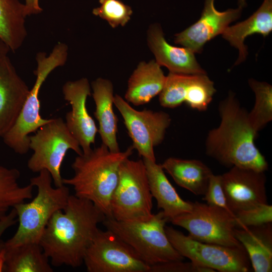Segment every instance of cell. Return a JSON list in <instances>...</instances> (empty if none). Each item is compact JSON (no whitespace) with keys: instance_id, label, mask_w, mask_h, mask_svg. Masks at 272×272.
<instances>
[{"instance_id":"cell-1","label":"cell","mask_w":272,"mask_h":272,"mask_svg":"<svg viewBox=\"0 0 272 272\" xmlns=\"http://www.w3.org/2000/svg\"><path fill=\"white\" fill-rule=\"evenodd\" d=\"M106 216L90 201L71 195L63 210L55 212L39 241L54 266H80Z\"/></svg>"},{"instance_id":"cell-2","label":"cell","mask_w":272,"mask_h":272,"mask_svg":"<svg viewBox=\"0 0 272 272\" xmlns=\"http://www.w3.org/2000/svg\"><path fill=\"white\" fill-rule=\"evenodd\" d=\"M219 125L211 130L206 141V154L221 164L265 172L267 162L255 145L258 133L251 126L248 112L232 92L221 101Z\"/></svg>"},{"instance_id":"cell-3","label":"cell","mask_w":272,"mask_h":272,"mask_svg":"<svg viewBox=\"0 0 272 272\" xmlns=\"http://www.w3.org/2000/svg\"><path fill=\"white\" fill-rule=\"evenodd\" d=\"M131 145L123 152H111L105 145L78 155L72 164L74 175L63 178L75 195L91 201L106 217L112 218L110 202L116 186L120 165L133 153Z\"/></svg>"},{"instance_id":"cell-4","label":"cell","mask_w":272,"mask_h":272,"mask_svg":"<svg viewBox=\"0 0 272 272\" xmlns=\"http://www.w3.org/2000/svg\"><path fill=\"white\" fill-rule=\"evenodd\" d=\"M52 181L45 169L30 179V184L37 188L36 195L30 202H21L13 207L19 226L13 236L4 242L7 248L27 243H39L52 216L65 207L70 195L69 188L64 184L54 188Z\"/></svg>"},{"instance_id":"cell-5","label":"cell","mask_w":272,"mask_h":272,"mask_svg":"<svg viewBox=\"0 0 272 272\" xmlns=\"http://www.w3.org/2000/svg\"><path fill=\"white\" fill-rule=\"evenodd\" d=\"M168 219L161 211L148 220L123 222L106 218L102 222L150 266L184 257L173 247L165 232Z\"/></svg>"},{"instance_id":"cell-6","label":"cell","mask_w":272,"mask_h":272,"mask_svg":"<svg viewBox=\"0 0 272 272\" xmlns=\"http://www.w3.org/2000/svg\"><path fill=\"white\" fill-rule=\"evenodd\" d=\"M67 56V46L60 42L54 46L49 55L43 52L37 54V68L34 71L36 76L35 83L30 90L17 120L3 137L5 144L16 153H27L29 150V134L51 121L52 118L45 119L40 114V90L49 75L66 63Z\"/></svg>"},{"instance_id":"cell-7","label":"cell","mask_w":272,"mask_h":272,"mask_svg":"<svg viewBox=\"0 0 272 272\" xmlns=\"http://www.w3.org/2000/svg\"><path fill=\"white\" fill-rule=\"evenodd\" d=\"M152 199L143 159H125L120 165L111 197L112 219L123 222L148 220L153 215Z\"/></svg>"},{"instance_id":"cell-8","label":"cell","mask_w":272,"mask_h":272,"mask_svg":"<svg viewBox=\"0 0 272 272\" xmlns=\"http://www.w3.org/2000/svg\"><path fill=\"white\" fill-rule=\"evenodd\" d=\"M29 148L33 151L27 163L29 170L33 172L47 170L56 187L64 185L60 167L67 151L71 149L78 155L83 153L78 141L60 117L52 118L29 135Z\"/></svg>"},{"instance_id":"cell-9","label":"cell","mask_w":272,"mask_h":272,"mask_svg":"<svg viewBox=\"0 0 272 272\" xmlns=\"http://www.w3.org/2000/svg\"><path fill=\"white\" fill-rule=\"evenodd\" d=\"M173 247L184 258L215 271L247 272L251 263L244 247H232L194 240L171 227H165Z\"/></svg>"},{"instance_id":"cell-10","label":"cell","mask_w":272,"mask_h":272,"mask_svg":"<svg viewBox=\"0 0 272 272\" xmlns=\"http://www.w3.org/2000/svg\"><path fill=\"white\" fill-rule=\"evenodd\" d=\"M186 230L191 238L227 247H242L234 235V215L226 210L198 201L192 210L170 220Z\"/></svg>"},{"instance_id":"cell-11","label":"cell","mask_w":272,"mask_h":272,"mask_svg":"<svg viewBox=\"0 0 272 272\" xmlns=\"http://www.w3.org/2000/svg\"><path fill=\"white\" fill-rule=\"evenodd\" d=\"M83 263L88 272H150L151 269L130 246L108 229H99Z\"/></svg>"},{"instance_id":"cell-12","label":"cell","mask_w":272,"mask_h":272,"mask_svg":"<svg viewBox=\"0 0 272 272\" xmlns=\"http://www.w3.org/2000/svg\"><path fill=\"white\" fill-rule=\"evenodd\" d=\"M114 105L123 118L134 149L143 158L156 161L154 149L164 139L171 122L170 115L162 111L136 110L117 94Z\"/></svg>"},{"instance_id":"cell-13","label":"cell","mask_w":272,"mask_h":272,"mask_svg":"<svg viewBox=\"0 0 272 272\" xmlns=\"http://www.w3.org/2000/svg\"><path fill=\"white\" fill-rule=\"evenodd\" d=\"M221 175L227 204L234 215L239 211L267 203L264 172L232 167Z\"/></svg>"},{"instance_id":"cell-14","label":"cell","mask_w":272,"mask_h":272,"mask_svg":"<svg viewBox=\"0 0 272 272\" xmlns=\"http://www.w3.org/2000/svg\"><path fill=\"white\" fill-rule=\"evenodd\" d=\"M62 93L72 107L66 113L65 124L78 141L83 153H86L91 150L98 131L86 106L87 98L91 95L88 80L83 78L66 82L62 87Z\"/></svg>"},{"instance_id":"cell-15","label":"cell","mask_w":272,"mask_h":272,"mask_svg":"<svg viewBox=\"0 0 272 272\" xmlns=\"http://www.w3.org/2000/svg\"><path fill=\"white\" fill-rule=\"evenodd\" d=\"M215 0H205L204 8L199 19L194 24L175 35L174 42L201 53L204 45L219 34H222L231 22L238 19L242 8L230 9L223 12L218 11Z\"/></svg>"},{"instance_id":"cell-16","label":"cell","mask_w":272,"mask_h":272,"mask_svg":"<svg viewBox=\"0 0 272 272\" xmlns=\"http://www.w3.org/2000/svg\"><path fill=\"white\" fill-rule=\"evenodd\" d=\"M30 89L8 56L0 61V137L17 120Z\"/></svg>"},{"instance_id":"cell-17","label":"cell","mask_w":272,"mask_h":272,"mask_svg":"<svg viewBox=\"0 0 272 272\" xmlns=\"http://www.w3.org/2000/svg\"><path fill=\"white\" fill-rule=\"evenodd\" d=\"M148 46L154 54L156 61L166 67L170 73L183 74H205L190 49L170 44L158 23L150 25L147 31Z\"/></svg>"},{"instance_id":"cell-18","label":"cell","mask_w":272,"mask_h":272,"mask_svg":"<svg viewBox=\"0 0 272 272\" xmlns=\"http://www.w3.org/2000/svg\"><path fill=\"white\" fill-rule=\"evenodd\" d=\"M95 104L94 112L99 125L98 132L102 144L111 152L120 151L117 142L118 118L113 110L114 95L112 82L99 78L91 84Z\"/></svg>"},{"instance_id":"cell-19","label":"cell","mask_w":272,"mask_h":272,"mask_svg":"<svg viewBox=\"0 0 272 272\" xmlns=\"http://www.w3.org/2000/svg\"><path fill=\"white\" fill-rule=\"evenodd\" d=\"M145 164L151 193L169 222L172 218L189 212L192 202L182 199L167 178L161 164L146 158Z\"/></svg>"},{"instance_id":"cell-20","label":"cell","mask_w":272,"mask_h":272,"mask_svg":"<svg viewBox=\"0 0 272 272\" xmlns=\"http://www.w3.org/2000/svg\"><path fill=\"white\" fill-rule=\"evenodd\" d=\"M272 31V0H264L260 7L246 20L228 26L222 34L224 39L237 48L239 55L235 65L242 62L248 54L244 45L249 36L259 34L266 37Z\"/></svg>"},{"instance_id":"cell-21","label":"cell","mask_w":272,"mask_h":272,"mask_svg":"<svg viewBox=\"0 0 272 272\" xmlns=\"http://www.w3.org/2000/svg\"><path fill=\"white\" fill-rule=\"evenodd\" d=\"M236 238L245 250L255 272L272 271V225L234 229Z\"/></svg>"},{"instance_id":"cell-22","label":"cell","mask_w":272,"mask_h":272,"mask_svg":"<svg viewBox=\"0 0 272 272\" xmlns=\"http://www.w3.org/2000/svg\"><path fill=\"white\" fill-rule=\"evenodd\" d=\"M166 78L161 66L156 60L140 62L128 80L124 99L135 106L149 102L159 95Z\"/></svg>"},{"instance_id":"cell-23","label":"cell","mask_w":272,"mask_h":272,"mask_svg":"<svg viewBox=\"0 0 272 272\" xmlns=\"http://www.w3.org/2000/svg\"><path fill=\"white\" fill-rule=\"evenodd\" d=\"M161 166L177 185L197 195H204L213 174L209 167L198 160L169 157Z\"/></svg>"},{"instance_id":"cell-24","label":"cell","mask_w":272,"mask_h":272,"mask_svg":"<svg viewBox=\"0 0 272 272\" xmlns=\"http://www.w3.org/2000/svg\"><path fill=\"white\" fill-rule=\"evenodd\" d=\"M24 4L19 0H0V39L15 52L27 35Z\"/></svg>"},{"instance_id":"cell-25","label":"cell","mask_w":272,"mask_h":272,"mask_svg":"<svg viewBox=\"0 0 272 272\" xmlns=\"http://www.w3.org/2000/svg\"><path fill=\"white\" fill-rule=\"evenodd\" d=\"M4 271L52 272L39 243H27L7 248Z\"/></svg>"},{"instance_id":"cell-26","label":"cell","mask_w":272,"mask_h":272,"mask_svg":"<svg viewBox=\"0 0 272 272\" xmlns=\"http://www.w3.org/2000/svg\"><path fill=\"white\" fill-rule=\"evenodd\" d=\"M181 98L190 108L206 111L216 90L214 82L205 74H183Z\"/></svg>"},{"instance_id":"cell-27","label":"cell","mask_w":272,"mask_h":272,"mask_svg":"<svg viewBox=\"0 0 272 272\" xmlns=\"http://www.w3.org/2000/svg\"><path fill=\"white\" fill-rule=\"evenodd\" d=\"M20 171L0 165V218L7 214L11 208L32 197L33 186H21L18 184Z\"/></svg>"},{"instance_id":"cell-28","label":"cell","mask_w":272,"mask_h":272,"mask_svg":"<svg viewBox=\"0 0 272 272\" xmlns=\"http://www.w3.org/2000/svg\"><path fill=\"white\" fill-rule=\"evenodd\" d=\"M248 84L255 96L248 118L253 129L258 133L272 120V87L266 82L252 79L248 80Z\"/></svg>"},{"instance_id":"cell-29","label":"cell","mask_w":272,"mask_h":272,"mask_svg":"<svg viewBox=\"0 0 272 272\" xmlns=\"http://www.w3.org/2000/svg\"><path fill=\"white\" fill-rule=\"evenodd\" d=\"M100 6L93 10V14L106 20L112 28L124 26L130 19L132 10L120 0H99Z\"/></svg>"},{"instance_id":"cell-30","label":"cell","mask_w":272,"mask_h":272,"mask_svg":"<svg viewBox=\"0 0 272 272\" xmlns=\"http://www.w3.org/2000/svg\"><path fill=\"white\" fill-rule=\"evenodd\" d=\"M235 228H244L259 226L272 222V206L260 204L239 211L234 215Z\"/></svg>"},{"instance_id":"cell-31","label":"cell","mask_w":272,"mask_h":272,"mask_svg":"<svg viewBox=\"0 0 272 272\" xmlns=\"http://www.w3.org/2000/svg\"><path fill=\"white\" fill-rule=\"evenodd\" d=\"M203 195L202 200L206 201L208 205L224 209L232 214L227 204L221 175L212 174Z\"/></svg>"},{"instance_id":"cell-32","label":"cell","mask_w":272,"mask_h":272,"mask_svg":"<svg viewBox=\"0 0 272 272\" xmlns=\"http://www.w3.org/2000/svg\"><path fill=\"white\" fill-rule=\"evenodd\" d=\"M215 270L202 267L191 261H172L158 263L151 266L150 272H214Z\"/></svg>"},{"instance_id":"cell-33","label":"cell","mask_w":272,"mask_h":272,"mask_svg":"<svg viewBox=\"0 0 272 272\" xmlns=\"http://www.w3.org/2000/svg\"><path fill=\"white\" fill-rule=\"evenodd\" d=\"M17 221V213L13 208L9 214L0 218V243L4 233L9 228L15 225Z\"/></svg>"},{"instance_id":"cell-34","label":"cell","mask_w":272,"mask_h":272,"mask_svg":"<svg viewBox=\"0 0 272 272\" xmlns=\"http://www.w3.org/2000/svg\"><path fill=\"white\" fill-rule=\"evenodd\" d=\"M24 5L27 16L38 14L43 11L39 5V0H25Z\"/></svg>"},{"instance_id":"cell-35","label":"cell","mask_w":272,"mask_h":272,"mask_svg":"<svg viewBox=\"0 0 272 272\" xmlns=\"http://www.w3.org/2000/svg\"><path fill=\"white\" fill-rule=\"evenodd\" d=\"M7 249L5 246L4 242L0 243V272L4 271L6 259Z\"/></svg>"},{"instance_id":"cell-36","label":"cell","mask_w":272,"mask_h":272,"mask_svg":"<svg viewBox=\"0 0 272 272\" xmlns=\"http://www.w3.org/2000/svg\"><path fill=\"white\" fill-rule=\"evenodd\" d=\"M9 51H10V50L8 47L0 39V61L7 56Z\"/></svg>"},{"instance_id":"cell-37","label":"cell","mask_w":272,"mask_h":272,"mask_svg":"<svg viewBox=\"0 0 272 272\" xmlns=\"http://www.w3.org/2000/svg\"><path fill=\"white\" fill-rule=\"evenodd\" d=\"M239 7L243 8L246 5V0H238Z\"/></svg>"}]
</instances>
